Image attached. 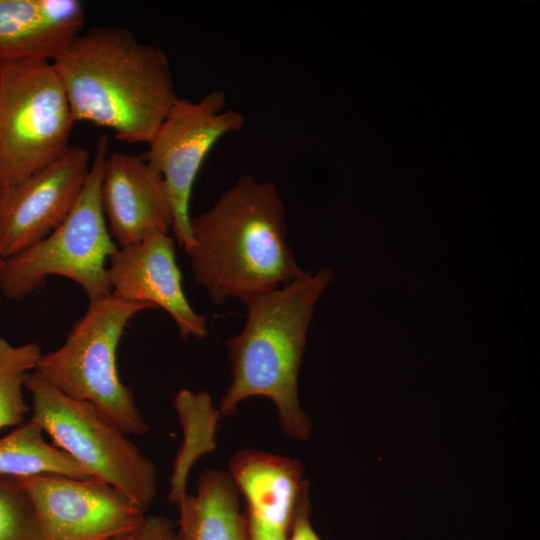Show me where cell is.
<instances>
[{"label":"cell","mask_w":540,"mask_h":540,"mask_svg":"<svg viewBox=\"0 0 540 540\" xmlns=\"http://www.w3.org/2000/svg\"><path fill=\"white\" fill-rule=\"evenodd\" d=\"M75 121L148 144L179 99L169 58L121 27L80 32L52 58Z\"/></svg>","instance_id":"cell-1"},{"label":"cell","mask_w":540,"mask_h":540,"mask_svg":"<svg viewBox=\"0 0 540 540\" xmlns=\"http://www.w3.org/2000/svg\"><path fill=\"white\" fill-rule=\"evenodd\" d=\"M193 279L212 303H243L304 274L287 240L276 185L240 176L210 209L191 217Z\"/></svg>","instance_id":"cell-2"},{"label":"cell","mask_w":540,"mask_h":540,"mask_svg":"<svg viewBox=\"0 0 540 540\" xmlns=\"http://www.w3.org/2000/svg\"><path fill=\"white\" fill-rule=\"evenodd\" d=\"M332 279L329 269L305 271L273 291L244 302L242 330L225 343L232 381L219 404L221 416L233 415L252 396L271 399L285 434L307 440L312 423L298 396V373L315 305Z\"/></svg>","instance_id":"cell-3"},{"label":"cell","mask_w":540,"mask_h":540,"mask_svg":"<svg viewBox=\"0 0 540 540\" xmlns=\"http://www.w3.org/2000/svg\"><path fill=\"white\" fill-rule=\"evenodd\" d=\"M152 308L113 293L89 302L65 342L42 354L34 371L67 396L90 403L125 435L145 433L148 427L133 392L119 376L117 348L129 321Z\"/></svg>","instance_id":"cell-4"},{"label":"cell","mask_w":540,"mask_h":540,"mask_svg":"<svg viewBox=\"0 0 540 540\" xmlns=\"http://www.w3.org/2000/svg\"><path fill=\"white\" fill-rule=\"evenodd\" d=\"M109 140L101 135L83 189L73 208L48 236L5 260L0 270V292L22 300L41 289L48 276L71 279L89 302L111 294L106 263L117 248L103 214L100 186Z\"/></svg>","instance_id":"cell-5"},{"label":"cell","mask_w":540,"mask_h":540,"mask_svg":"<svg viewBox=\"0 0 540 540\" xmlns=\"http://www.w3.org/2000/svg\"><path fill=\"white\" fill-rule=\"evenodd\" d=\"M75 119L50 59L0 61V186L47 166L70 147Z\"/></svg>","instance_id":"cell-6"},{"label":"cell","mask_w":540,"mask_h":540,"mask_svg":"<svg viewBox=\"0 0 540 540\" xmlns=\"http://www.w3.org/2000/svg\"><path fill=\"white\" fill-rule=\"evenodd\" d=\"M25 389L32 416L53 440L89 474L123 493L145 513L156 496L154 464L88 402L71 398L32 371Z\"/></svg>","instance_id":"cell-7"},{"label":"cell","mask_w":540,"mask_h":540,"mask_svg":"<svg viewBox=\"0 0 540 540\" xmlns=\"http://www.w3.org/2000/svg\"><path fill=\"white\" fill-rule=\"evenodd\" d=\"M226 106V95L220 90L196 102L179 98L142 156L162 176L172 212L171 229L186 253L193 246L189 204L200 168L220 138L244 126L243 115Z\"/></svg>","instance_id":"cell-8"},{"label":"cell","mask_w":540,"mask_h":540,"mask_svg":"<svg viewBox=\"0 0 540 540\" xmlns=\"http://www.w3.org/2000/svg\"><path fill=\"white\" fill-rule=\"evenodd\" d=\"M18 479L32 502L42 540H110L137 532L145 518L123 493L96 478Z\"/></svg>","instance_id":"cell-9"},{"label":"cell","mask_w":540,"mask_h":540,"mask_svg":"<svg viewBox=\"0 0 540 540\" xmlns=\"http://www.w3.org/2000/svg\"><path fill=\"white\" fill-rule=\"evenodd\" d=\"M90 170L89 152L72 146L11 185L0 186V256L6 260L55 230L77 201Z\"/></svg>","instance_id":"cell-10"},{"label":"cell","mask_w":540,"mask_h":540,"mask_svg":"<svg viewBox=\"0 0 540 540\" xmlns=\"http://www.w3.org/2000/svg\"><path fill=\"white\" fill-rule=\"evenodd\" d=\"M107 262L111 293L129 302L165 310L183 339L207 336L206 316L197 313L186 298L175 241L168 233L151 230L140 242L117 247Z\"/></svg>","instance_id":"cell-11"},{"label":"cell","mask_w":540,"mask_h":540,"mask_svg":"<svg viewBox=\"0 0 540 540\" xmlns=\"http://www.w3.org/2000/svg\"><path fill=\"white\" fill-rule=\"evenodd\" d=\"M100 200L117 247L140 242L151 230L168 233L172 212L162 176L142 156L109 152Z\"/></svg>","instance_id":"cell-12"},{"label":"cell","mask_w":540,"mask_h":540,"mask_svg":"<svg viewBox=\"0 0 540 540\" xmlns=\"http://www.w3.org/2000/svg\"><path fill=\"white\" fill-rule=\"evenodd\" d=\"M228 473L245 498L246 515L289 533L298 501L308 489L299 461L243 449L231 458Z\"/></svg>","instance_id":"cell-13"},{"label":"cell","mask_w":540,"mask_h":540,"mask_svg":"<svg viewBox=\"0 0 540 540\" xmlns=\"http://www.w3.org/2000/svg\"><path fill=\"white\" fill-rule=\"evenodd\" d=\"M176 505L181 540H249L239 492L228 472L204 470L196 493H186Z\"/></svg>","instance_id":"cell-14"},{"label":"cell","mask_w":540,"mask_h":540,"mask_svg":"<svg viewBox=\"0 0 540 540\" xmlns=\"http://www.w3.org/2000/svg\"><path fill=\"white\" fill-rule=\"evenodd\" d=\"M43 433L42 427L29 419L0 438V475L14 478L39 475L93 478L69 454L48 443Z\"/></svg>","instance_id":"cell-15"},{"label":"cell","mask_w":540,"mask_h":540,"mask_svg":"<svg viewBox=\"0 0 540 540\" xmlns=\"http://www.w3.org/2000/svg\"><path fill=\"white\" fill-rule=\"evenodd\" d=\"M72 38L47 24L37 0H0V61L23 57L52 60Z\"/></svg>","instance_id":"cell-16"},{"label":"cell","mask_w":540,"mask_h":540,"mask_svg":"<svg viewBox=\"0 0 540 540\" xmlns=\"http://www.w3.org/2000/svg\"><path fill=\"white\" fill-rule=\"evenodd\" d=\"M184 442L175 459L168 499L177 504L186 494V481L194 462L203 454L215 449V427L220 415L205 392L180 390L175 397Z\"/></svg>","instance_id":"cell-17"},{"label":"cell","mask_w":540,"mask_h":540,"mask_svg":"<svg viewBox=\"0 0 540 540\" xmlns=\"http://www.w3.org/2000/svg\"><path fill=\"white\" fill-rule=\"evenodd\" d=\"M41 356L38 344L13 345L0 335V430L23 423L29 411L25 383Z\"/></svg>","instance_id":"cell-18"},{"label":"cell","mask_w":540,"mask_h":540,"mask_svg":"<svg viewBox=\"0 0 540 540\" xmlns=\"http://www.w3.org/2000/svg\"><path fill=\"white\" fill-rule=\"evenodd\" d=\"M0 540H42L29 495L18 478L0 475Z\"/></svg>","instance_id":"cell-19"},{"label":"cell","mask_w":540,"mask_h":540,"mask_svg":"<svg viewBox=\"0 0 540 540\" xmlns=\"http://www.w3.org/2000/svg\"><path fill=\"white\" fill-rule=\"evenodd\" d=\"M39 10L54 29L74 37L81 32L85 22V11L78 0H37Z\"/></svg>","instance_id":"cell-20"},{"label":"cell","mask_w":540,"mask_h":540,"mask_svg":"<svg viewBox=\"0 0 540 540\" xmlns=\"http://www.w3.org/2000/svg\"><path fill=\"white\" fill-rule=\"evenodd\" d=\"M308 489L296 506L288 533V540H321L311 524V504Z\"/></svg>","instance_id":"cell-21"},{"label":"cell","mask_w":540,"mask_h":540,"mask_svg":"<svg viewBox=\"0 0 540 540\" xmlns=\"http://www.w3.org/2000/svg\"><path fill=\"white\" fill-rule=\"evenodd\" d=\"M138 540H181L178 530L166 517L145 516Z\"/></svg>","instance_id":"cell-22"},{"label":"cell","mask_w":540,"mask_h":540,"mask_svg":"<svg viewBox=\"0 0 540 540\" xmlns=\"http://www.w3.org/2000/svg\"><path fill=\"white\" fill-rule=\"evenodd\" d=\"M246 518L249 540H288L286 531L248 515Z\"/></svg>","instance_id":"cell-23"},{"label":"cell","mask_w":540,"mask_h":540,"mask_svg":"<svg viewBox=\"0 0 540 540\" xmlns=\"http://www.w3.org/2000/svg\"><path fill=\"white\" fill-rule=\"evenodd\" d=\"M138 538H139V530L137 532L124 534L110 540H138Z\"/></svg>","instance_id":"cell-24"},{"label":"cell","mask_w":540,"mask_h":540,"mask_svg":"<svg viewBox=\"0 0 540 540\" xmlns=\"http://www.w3.org/2000/svg\"><path fill=\"white\" fill-rule=\"evenodd\" d=\"M5 260L0 256V270L2 269L4 265Z\"/></svg>","instance_id":"cell-25"}]
</instances>
